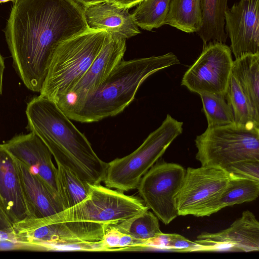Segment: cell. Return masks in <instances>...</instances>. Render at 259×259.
Wrapping results in <instances>:
<instances>
[{
	"label": "cell",
	"mask_w": 259,
	"mask_h": 259,
	"mask_svg": "<svg viewBox=\"0 0 259 259\" xmlns=\"http://www.w3.org/2000/svg\"><path fill=\"white\" fill-rule=\"evenodd\" d=\"M233 63L230 48L225 43L210 42L184 73L181 85L201 94L225 97Z\"/></svg>",
	"instance_id": "obj_9"
},
{
	"label": "cell",
	"mask_w": 259,
	"mask_h": 259,
	"mask_svg": "<svg viewBox=\"0 0 259 259\" xmlns=\"http://www.w3.org/2000/svg\"><path fill=\"white\" fill-rule=\"evenodd\" d=\"M121 233L112 226L106 230L101 244L103 251L118 250Z\"/></svg>",
	"instance_id": "obj_30"
},
{
	"label": "cell",
	"mask_w": 259,
	"mask_h": 259,
	"mask_svg": "<svg viewBox=\"0 0 259 259\" xmlns=\"http://www.w3.org/2000/svg\"><path fill=\"white\" fill-rule=\"evenodd\" d=\"M4 145L11 154L27 165L32 172L41 179L59 197L57 168L53 162L51 152L37 136L31 132L19 135Z\"/></svg>",
	"instance_id": "obj_15"
},
{
	"label": "cell",
	"mask_w": 259,
	"mask_h": 259,
	"mask_svg": "<svg viewBox=\"0 0 259 259\" xmlns=\"http://www.w3.org/2000/svg\"><path fill=\"white\" fill-rule=\"evenodd\" d=\"M183 122L167 114L134 152L107 163L105 186L121 192L137 189L144 175L156 163L172 142L183 132Z\"/></svg>",
	"instance_id": "obj_5"
},
{
	"label": "cell",
	"mask_w": 259,
	"mask_h": 259,
	"mask_svg": "<svg viewBox=\"0 0 259 259\" xmlns=\"http://www.w3.org/2000/svg\"><path fill=\"white\" fill-rule=\"evenodd\" d=\"M112 226L121 233L143 242L144 249L147 243L162 233L158 219L148 210Z\"/></svg>",
	"instance_id": "obj_24"
},
{
	"label": "cell",
	"mask_w": 259,
	"mask_h": 259,
	"mask_svg": "<svg viewBox=\"0 0 259 259\" xmlns=\"http://www.w3.org/2000/svg\"><path fill=\"white\" fill-rule=\"evenodd\" d=\"M143 201L99 184H90V192L76 205L49 216L57 222H85L108 228L149 210Z\"/></svg>",
	"instance_id": "obj_7"
},
{
	"label": "cell",
	"mask_w": 259,
	"mask_h": 259,
	"mask_svg": "<svg viewBox=\"0 0 259 259\" xmlns=\"http://www.w3.org/2000/svg\"><path fill=\"white\" fill-rule=\"evenodd\" d=\"M83 7L104 2L107 0H75Z\"/></svg>",
	"instance_id": "obj_34"
},
{
	"label": "cell",
	"mask_w": 259,
	"mask_h": 259,
	"mask_svg": "<svg viewBox=\"0 0 259 259\" xmlns=\"http://www.w3.org/2000/svg\"><path fill=\"white\" fill-rule=\"evenodd\" d=\"M259 0H240L225 15V30L235 58L259 53Z\"/></svg>",
	"instance_id": "obj_13"
},
{
	"label": "cell",
	"mask_w": 259,
	"mask_h": 259,
	"mask_svg": "<svg viewBox=\"0 0 259 259\" xmlns=\"http://www.w3.org/2000/svg\"><path fill=\"white\" fill-rule=\"evenodd\" d=\"M195 241L199 251L259 250V222L250 211H244L228 228L217 233L203 232Z\"/></svg>",
	"instance_id": "obj_14"
},
{
	"label": "cell",
	"mask_w": 259,
	"mask_h": 259,
	"mask_svg": "<svg viewBox=\"0 0 259 259\" xmlns=\"http://www.w3.org/2000/svg\"><path fill=\"white\" fill-rule=\"evenodd\" d=\"M195 143V157L202 166L225 170L233 163L259 161V125L235 122L207 127Z\"/></svg>",
	"instance_id": "obj_6"
},
{
	"label": "cell",
	"mask_w": 259,
	"mask_h": 259,
	"mask_svg": "<svg viewBox=\"0 0 259 259\" xmlns=\"http://www.w3.org/2000/svg\"><path fill=\"white\" fill-rule=\"evenodd\" d=\"M207 127H214L235 122L232 109L225 97L214 94L200 95Z\"/></svg>",
	"instance_id": "obj_27"
},
{
	"label": "cell",
	"mask_w": 259,
	"mask_h": 259,
	"mask_svg": "<svg viewBox=\"0 0 259 259\" xmlns=\"http://www.w3.org/2000/svg\"><path fill=\"white\" fill-rule=\"evenodd\" d=\"M18 228L17 241L36 250H55L60 246L72 250L75 244L101 241L107 229L97 224L57 222L49 217L22 222Z\"/></svg>",
	"instance_id": "obj_8"
},
{
	"label": "cell",
	"mask_w": 259,
	"mask_h": 259,
	"mask_svg": "<svg viewBox=\"0 0 259 259\" xmlns=\"http://www.w3.org/2000/svg\"><path fill=\"white\" fill-rule=\"evenodd\" d=\"M202 23L197 33L203 46L210 42L225 43L227 34L225 30V15L228 0H201Z\"/></svg>",
	"instance_id": "obj_20"
},
{
	"label": "cell",
	"mask_w": 259,
	"mask_h": 259,
	"mask_svg": "<svg viewBox=\"0 0 259 259\" xmlns=\"http://www.w3.org/2000/svg\"><path fill=\"white\" fill-rule=\"evenodd\" d=\"M75 0H17L5 29L13 67L25 85L39 92L61 42L89 29Z\"/></svg>",
	"instance_id": "obj_1"
},
{
	"label": "cell",
	"mask_w": 259,
	"mask_h": 259,
	"mask_svg": "<svg viewBox=\"0 0 259 259\" xmlns=\"http://www.w3.org/2000/svg\"><path fill=\"white\" fill-rule=\"evenodd\" d=\"M17 1V0H0V4L11 1V2H12L14 4Z\"/></svg>",
	"instance_id": "obj_35"
},
{
	"label": "cell",
	"mask_w": 259,
	"mask_h": 259,
	"mask_svg": "<svg viewBox=\"0 0 259 259\" xmlns=\"http://www.w3.org/2000/svg\"><path fill=\"white\" fill-rule=\"evenodd\" d=\"M202 23L201 0H170L165 24L190 33H197Z\"/></svg>",
	"instance_id": "obj_22"
},
{
	"label": "cell",
	"mask_w": 259,
	"mask_h": 259,
	"mask_svg": "<svg viewBox=\"0 0 259 259\" xmlns=\"http://www.w3.org/2000/svg\"><path fill=\"white\" fill-rule=\"evenodd\" d=\"M109 33L89 28L59 44L50 60L39 92L58 103L83 76L106 43Z\"/></svg>",
	"instance_id": "obj_4"
},
{
	"label": "cell",
	"mask_w": 259,
	"mask_h": 259,
	"mask_svg": "<svg viewBox=\"0 0 259 259\" xmlns=\"http://www.w3.org/2000/svg\"><path fill=\"white\" fill-rule=\"evenodd\" d=\"M229 179V174L220 168L188 167L176 197L178 215L196 217L220 195Z\"/></svg>",
	"instance_id": "obj_11"
},
{
	"label": "cell",
	"mask_w": 259,
	"mask_h": 259,
	"mask_svg": "<svg viewBox=\"0 0 259 259\" xmlns=\"http://www.w3.org/2000/svg\"><path fill=\"white\" fill-rule=\"evenodd\" d=\"M231 74L259 113V53L247 54L236 58Z\"/></svg>",
	"instance_id": "obj_21"
},
{
	"label": "cell",
	"mask_w": 259,
	"mask_h": 259,
	"mask_svg": "<svg viewBox=\"0 0 259 259\" xmlns=\"http://www.w3.org/2000/svg\"><path fill=\"white\" fill-rule=\"evenodd\" d=\"M146 247L177 252L199 251L200 249V245L195 241H191L180 234L163 233L149 241Z\"/></svg>",
	"instance_id": "obj_28"
},
{
	"label": "cell",
	"mask_w": 259,
	"mask_h": 259,
	"mask_svg": "<svg viewBox=\"0 0 259 259\" xmlns=\"http://www.w3.org/2000/svg\"><path fill=\"white\" fill-rule=\"evenodd\" d=\"M126 39L109 33L106 43L83 76L68 95L56 103L62 111L77 106L98 90L122 60Z\"/></svg>",
	"instance_id": "obj_12"
},
{
	"label": "cell",
	"mask_w": 259,
	"mask_h": 259,
	"mask_svg": "<svg viewBox=\"0 0 259 259\" xmlns=\"http://www.w3.org/2000/svg\"><path fill=\"white\" fill-rule=\"evenodd\" d=\"M16 160L31 219L48 217L63 210L59 197L27 165Z\"/></svg>",
	"instance_id": "obj_18"
},
{
	"label": "cell",
	"mask_w": 259,
	"mask_h": 259,
	"mask_svg": "<svg viewBox=\"0 0 259 259\" xmlns=\"http://www.w3.org/2000/svg\"><path fill=\"white\" fill-rule=\"evenodd\" d=\"M0 199L13 225L31 219L15 157L0 144Z\"/></svg>",
	"instance_id": "obj_16"
},
{
	"label": "cell",
	"mask_w": 259,
	"mask_h": 259,
	"mask_svg": "<svg viewBox=\"0 0 259 259\" xmlns=\"http://www.w3.org/2000/svg\"><path fill=\"white\" fill-rule=\"evenodd\" d=\"M58 194L64 210L80 203L90 192V184L80 179L71 170L57 164Z\"/></svg>",
	"instance_id": "obj_23"
},
{
	"label": "cell",
	"mask_w": 259,
	"mask_h": 259,
	"mask_svg": "<svg viewBox=\"0 0 259 259\" xmlns=\"http://www.w3.org/2000/svg\"><path fill=\"white\" fill-rule=\"evenodd\" d=\"M5 69L4 59L0 53V95L2 94L3 78Z\"/></svg>",
	"instance_id": "obj_33"
},
{
	"label": "cell",
	"mask_w": 259,
	"mask_h": 259,
	"mask_svg": "<svg viewBox=\"0 0 259 259\" xmlns=\"http://www.w3.org/2000/svg\"><path fill=\"white\" fill-rule=\"evenodd\" d=\"M228 183L220 195L196 215L209 216L222 209L255 200L259 195V181L230 174Z\"/></svg>",
	"instance_id": "obj_19"
},
{
	"label": "cell",
	"mask_w": 259,
	"mask_h": 259,
	"mask_svg": "<svg viewBox=\"0 0 259 259\" xmlns=\"http://www.w3.org/2000/svg\"><path fill=\"white\" fill-rule=\"evenodd\" d=\"M26 114L28 130L45 143L57 164L90 184L103 181L107 163L99 158L87 137L55 102L35 97L27 103Z\"/></svg>",
	"instance_id": "obj_2"
},
{
	"label": "cell",
	"mask_w": 259,
	"mask_h": 259,
	"mask_svg": "<svg viewBox=\"0 0 259 259\" xmlns=\"http://www.w3.org/2000/svg\"><path fill=\"white\" fill-rule=\"evenodd\" d=\"M142 1V0H107V1L113 4L127 9L138 5Z\"/></svg>",
	"instance_id": "obj_32"
},
{
	"label": "cell",
	"mask_w": 259,
	"mask_h": 259,
	"mask_svg": "<svg viewBox=\"0 0 259 259\" xmlns=\"http://www.w3.org/2000/svg\"><path fill=\"white\" fill-rule=\"evenodd\" d=\"M179 64L178 58L171 52L128 61L122 60L96 92L77 106L63 112L71 120L88 123L116 115L133 102L147 78Z\"/></svg>",
	"instance_id": "obj_3"
},
{
	"label": "cell",
	"mask_w": 259,
	"mask_h": 259,
	"mask_svg": "<svg viewBox=\"0 0 259 259\" xmlns=\"http://www.w3.org/2000/svg\"><path fill=\"white\" fill-rule=\"evenodd\" d=\"M225 98L233 112L235 122L259 125L256 112L240 85L231 74L226 91Z\"/></svg>",
	"instance_id": "obj_25"
},
{
	"label": "cell",
	"mask_w": 259,
	"mask_h": 259,
	"mask_svg": "<svg viewBox=\"0 0 259 259\" xmlns=\"http://www.w3.org/2000/svg\"><path fill=\"white\" fill-rule=\"evenodd\" d=\"M14 230L13 224L0 199V231Z\"/></svg>",
	"instance_id": "obj_31"
},
{
	"label": "cell",
	"mask_w": 259,
	"mask_h": 259,
	"mask_svg": "<svg viewBox=\"0 0 259 259\" xmlns=\"http://www.w3.org/2000/svg\"><path fill=\"white\" fill-rule=\"evenodd\" d=\"M84 11L90 28L105 30L125 39L141 33L128 9L107 1L84 7Z\"/></svg>",
	"instance_id": "obj_17"
},
{
	"label": "cell",
	"mask_w": 259,
	"mask_h": 259,
	"mask_svg": "<svg viewBox=\"0 0 259 259\" xmlns=\"http://www.w3.org/2000/svg\"><path fill=\"white\" fill-rule=\"evenodd\" d=\"M170 0H142L133 16L138 27L148 31L165 24Z\"/></svg>",
	"instance_id": "obj_26"
},
{
	"label": "cell",
	"mask_w": 259,
	"mask_h": 259,
	"mask_svg": "<svg viewBox=\"0 0 259 259\" xmlns=\"http://www.w3.org/2000/svg\"><path fill=\"white\" fill-rule=\"evenodd\" d=\"M185 171L177 163H156L142 178L137 188L145 204L165 225L179 216L176 197Z\"/></svg>",
	"instance_id": "obj_10"
},
{
	"label": "cell",
	"mask_w": 259,
	"mask_h": 259,
	"mask_svg": "<svg viewBox=\"0 0 259 259\" xmlns=\"http://www.w3.org/2000/svg\"><path fill=\"white\" fill-rule=\"evenodd\" d=\"M225 170L235 176L259 181V161L244 160L233 163Z\"/></svg>",
	"instance_id": "obj_29"
}]
</instances>
